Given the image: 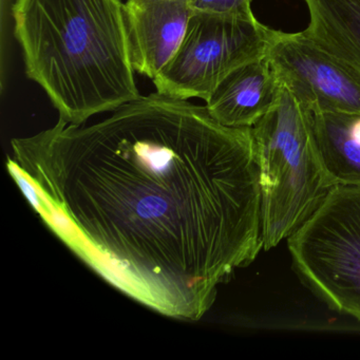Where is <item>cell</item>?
Listing matches in <instances>:
<instances>
[{"label": "cell", "instance_id": "2", "mask_svg": "<svg viewBox=\"0 0 360 360\" xmlns=\"http://www.w3.org/2000/svg\"><path fill=\"white\" fill-rule=\"evenodd\" d=\"M14 35L26 75L67 123L140 98L122 0H15Z\"/></svg>", "mask_w": 360, "mask_h": 360}, {"label": "cell", "instance_id": "8", "mask_svg": "<svg viewBox=\"0 0 360 360\" xmlns=\"http://www.w3.org/2000/svg\"><path fill=\"white\" fill-rule=\"evenodd\" d=\"M281 91V82L263 56L229 73L206 101V108L222 125L252 128L277 104Z\"/></svg>", "mask_w": 360, "mask_h": 360}, {"label": "cell", "instance_id": "4", "mask_svg": "<svg viewBox=\"0 0 360 360\" xmlns=\"http://www.w3.org/2000/svg\"><path fill=\"white\" fill-rule=\"evenodd\" d=\"M295 271L330 309L360 321V185L334 186L288 238Z\"/></svg>", "mask_w": 360, "mask_h": 360}, {"label": "cell", "instance_id": "3", "mask_svg": "<svg viewBox=\"0 0 360 360\" xmlns=\"http://www.w3.org/2000/svg\"><path fill=\"white\" fill-rule=\"evenodd\" d=\"M260 176L263 250L288 240L333 188L316 142L313 112L283 85L252 127Z\"/></svg>", "mask_w": 360, "mask_h": 360}, {"label": "cell", "instance_id": "11", "mask_svg": "<svg viewBox=\"0 0 360 360\" xmlns=\"http://www.w3.org/2000/svg\"><path fill=\"white\" fill-rule=\"evenodd\" d=\"M252 0H191L195 11L254 18Z\"/></svg>", "mask_w": 360, "mask_h": 360}, {"label": "cell", "instance_id": "9", "mask_svg": "<svg viewBox=\"0 0 360 360\" xmlns=\"http://www.w3.org/2000/svg\"><path fill=\"white\" fill-rule=\"evenodd\" d=\"M318 150L332 186L360 185V112L313 113Z\"/></svg>", "mask_w": 360, "mask_h": 360}, {"label": "cell", "instance_id": "5", "mask_svg": "<svg viewBox=\"0 0 360 360\" xmlns=\"http://www.w3.org/2000/svg\"><path fill=\"white\" fill-rule=\"evenodd\" d=\"M269 33L256 18L193 12L178 51L153 79L157 91L206 102L229 73L265 56Z\"/></svg>", "mask_w": 360, "mask_h": 360}, {"label": "cell", "instance_id": "1", "mask_svg": "<svg viewBox=\"0 0 360 360\" xmlns=\"http://www.w3.org/2000/svg\"><path fill=\"white\" fill-rule=\"evenodd\" d=\"M7 167L48 227L149 309L201 319L263 250L252 128L160 92L96 123L13 139Z\"/></svg>", "mask_w": 360, "mask_h": 360}, {"label": "cell", "instance_id": "6", "mask_svg": "<svg viewBox=\"0 0 360 360\" xmlns=\"http://www.w3.org/2000/svg\"><path fill=\"white\" fill-rule=\"evenodd\" d=\"M265 56L282 85L311 112H360V75L304 31L271 29Z\"/></svg>", "mask_w": 360, "mask_h": 360}, {"label": "cell", "instance_id": "7", "mask_svg": "<svg viewBox=\"0 0 360 360\" xmlns=\"http://www.w3.org/2000/svg\"><path fill=\"white\" fill-rule=\"evenodd\" d=\"M191 0H128L126 25L134 71L155 79L184 39Z\"/></svg>", "mask_w": 360, "mask_h": 360}, {"label": "cell", "instance_id": "10", "mask_svg": "<svg viewBox=\"0 0 360 360\" xmlns=\"http://www.w3.org/2000/svg\"><path fill=\"white\" fill-rule=\"evenodd\" d=\"M304 32L360 75V0H303Z\"/></svg>", "mask_w": 360, "mask_h": 360}]
</instances>
